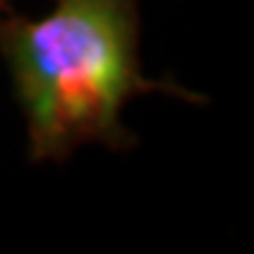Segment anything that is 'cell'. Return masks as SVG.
I'll return each instance as SVG.
<instances>
[{
    "label": "cell",
    "mask_w": 254,
    "mask_h": 254,
    "mask_svg": "<svg viewBox=\"0 0 254 254\" xmlns=\"http://www.w3.org/2000/svg\"><path fill=\"white\" fill-rule=\"evenodd\" d=\"M139 0H55L45 17L0 24V55L26 120L31 163H64L85 144L125 153L136 136L123 125L134 97L163 92L205 104L141 68Z\"/></svg>",
    "instance_id": "obj_1"
},
{
    "label": "cell",
    "mask_w": 254,
    "mask_h": 254,
    "mask_svg": "<svg viewBox=\"0 0 254 254\" xmlns=\"http://www.w3.org/2000/svg\"><path fill=\"white\" fill-rule=\"evenodd\" d=\"M14 14V7H12V2L9 0H0V24L5 21V19H9Z\"/></svg>",
    "instance_id": "obj_2"
}]
</instances>
